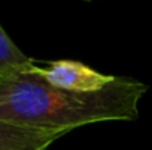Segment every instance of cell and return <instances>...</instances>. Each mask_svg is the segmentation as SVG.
Returning a JSON list of instances; mask_svg holds the SVG:
<instances>
[{"mask_svg": "<svg viewBox=\"0 0 152 150\" xmlns=\"http://www.w3.org/2000/svg\"><path fill=\"white\" fill-rule=\"evenodd\" d=\"M148 86L115 77L101 91L74 93L46 83L34 65L0 81V121L53 133L103 121H134Z\"/></svg>", "mask_w": 152, "mask_h": 150, "instance_id": "1", "label": "cell"}, {"mask_svg": "<svg viewBox=\"0 0 152 150\" xmlns=\"http://www.w3.org/2000/svg\"><path fill=\"white\" fill-rule=\"evenodd\" d=\"M37 72L50 86L74 93L101 91L115 78L112 75H103L77 60H56L48 68L37 66Z\"/></svg>", "mask_w": 152, "mask_h": 150, "instance_id": "2", "label": "cell"}, {"mask_svg": "<svg viewBox=\"0 0 152 150\" xmlns=\"http://www.w3.org/2000/svg\"><path fill=\"white\" fill-rule=\"evenodd\" d=\"M62 136L0 121V150H48Z\"/></svg>", "mask_w": 152, "mask_h": 150, "instance_id": "3", "label": "cell"}, {"mask_svg": "<svg viewBox=\"0 0 152 150\" xmlns=\"http://www.w3.org/2000/svg\"><path fill=\"white\" fill-rule=\"evenodd\" d=\"M33 66V59L16 47V44L0 25V81L25 72Z\"/></svg>", "mask_w": 152, "mask_h": 150, "instance_id": "4", "label": "cell"}]
</instances>
